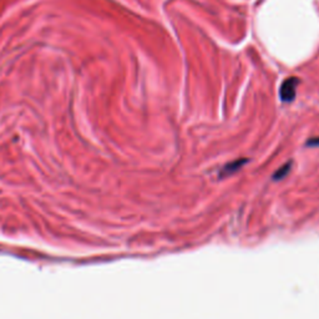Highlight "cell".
Returning a JSON list of instances; mask_svg holds the SVG:
<instances>
[{"mask_svg":"<svg viewBox=\"0 0 319 319\" xmlns=\"http://www.w3.org/2000/svg\"><path fill=\"white\" fill-rule=\"evenodd\" d=\"M290 168H292V166H290V162L285 163V165H283L282 167L278 168L277 171L274 172V175H273V180L275 181H279V180H283V178L285 177V176L289 173Z\"/></svg>","mask_w":319,"mask_h":319,"instance_id":"3957f363","label":"cell"},{"mask_svg":"<svg viewBox=\"0 0 319 319\" xmlns=\"http://www.w3.org/2000/svg\"><path fill=\"white\" fill-rule=\"evenodd\" d=\"M299 80L297 78H288L279 88V98L283 103H292L297 95V86Z\"/></svg>","mask_w":319,"mask_h":319,"instance_id":"6da1fadb","label":"cell"},{"mask_svg":"<svg viewBox=\"0 0 319 319\" xmlns=\"http://www.w3.org/2000/svg\"><path fill=\"white\" fill-rule=\"evenodd\" d=\"M308 147H319V137H313L307 141Z\"/></svg>","mask_w":319,"mask_h":319,"instance_id":"277c9868","label":"cell"},{"mask_svg":"<svg viewBox=\"0 0 319 319\" xmlns=\"http://www.w3.org/2000/svg\"><path fill=\"white\" fill-rule=\"evenodd\" d=\"M247 159H238L228 162L227 165H224L222 167V170L219 171V177H227V176H232L233 173H236L237 171L241 170L244 166V163H247Z\"/></svg>","mask_w":319,"mask_h":319,"instance_id":"7a4b0ae2","label":"cell"}]
</instances>
